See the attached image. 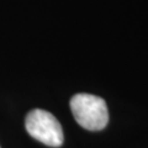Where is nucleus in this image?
I'll return each instance as SVG.
<instances>
[{"label": "nucleus", "mask_w": 148, "mask_h": 148, "mask_svg": "<svg viewBox=\"0 0 148 148\" xmlns=\"http://www.w3.org/2000/svg\"><path fill=\"white\" fill-rule=\"evenodd\" d=\"M25 127L31 137L49 147H61L64 141L59 121L51 112L42 109L30 111L25 120Z\"/></svg>", "instance_id": "obj_2"}, {"label": "nucleus", "mask_w": 148, "mask_h": 148, "mask_svg": "<svg viewBox=\"0 0 148 148\" xmlns=\"http://www.w3.org/2000/svg\"><path fill=\"white\" fill-rule=\"evenodd\" d=\"M75 121L89 131H100L109 122L108 106L103 98L91 94H77L71 99Z\"/></svg>", "instance_id": "obj_1"}]
</instances>
